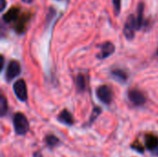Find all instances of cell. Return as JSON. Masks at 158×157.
I'll return each mask as SVG.
<instances>
[{"label":"cell","instance_id":"cell-11","mask_svg":"<svg viewBox=\"0 0 158 157\" xmlns=\"http://www.w3.org/2000/svg\"><path fill=\"white\" fill-rule=\"evenodd\" d=\"M112 75L114 76V78H116L118 81H125L127 80V74L120 70V69H115L112 71Z\"/></svg>","mask_w":158,"mask_h":157},{"label":"cell","instance_id":"cell-6","mask_svg":"<svg viewBox=\"0 0 158 157\" xmlns=\"http://www.w3.org/2000/svg\"><path fill=\"white\" fill-rule=\"evenodd\" d=\"M129 99L135 105H142L145 103L146 99L143 93L138 90H131L129 92Z\"/></svg>","mask_w":158,"mask_h":157},{"label":"cell","instance_id":"cell-8","mask_svg":"<svg viewBox=\"0 0 158 157\" xmlns=\"http://www.w3.org/2000/svg\"><path fill=\"white\" fill-rule=\"evenodd\" d=\"M145 146L150 151H157L158 155V138L153 134H148L145 136Z\"/></svg>","mask_w":158,"mask_h":157},{"label":"cell","instance_id":"cell-4","mask_svg":"<svg viewBox=\"0 0 158 157\" xmlns=\"http://www.w3.org/2000/svg\"><path fill=\"white\" fill-rule=\"evenodd\" d=\"M14 93L17 95V97L20 101H26L28 97V92H27V86L23 80H19L15 82L14 86Z\"/></svg>","mask_w":158,"mask_h":157},{"label":"cell","instance_id":"cell-9","mask_svg":"<svg viewBox=\"0 0 158 157\" xmlns=\"http://www.w3.org/2000/svg\"><path fill=\"white\" fill-rule=\"evenodd\" d=\"M143 11H144V5L140 3L137 7V17H135V26L136 30L139 31L143 27Z\"/></svg>","mask_w":158,"mask_h":157},{"label":"cell","instance_id":"cell-5","mask_svg":"<svg viewBox=\"0 0 158 157\" xmlns=\"http://www.w3.org/2000/svg\"><path fill=\"white\" fill-rule=\"evenodd\" d=\"M20 73V65L18 61L12 60L8 63L6 73V78L7 81H12L15 79L19 74Z\"/></svg>","mask_w":158,"mask_h":157},{"label":"cell","instance_id":"cell-13","mask_svg":"<svg viewBox=\"0 0 158 157\" xmlns=\"http://www.w3.org/2000/svg\"><path fill=\"white\" fill-rule=\"evenodd\" d=\"M86 82H85V78L83 75H79L77 78V87L80 91H83L85 89Z\"/></svg>","mask_w":158,"mask_h":157},{"label":"cell","instance_id":"cell-14","mask_svg":"<svg viewBox=\"0 0 158 157\" xmlns=\"http://www.w3.org/2000/svg\"><path fill=\"white\" fill-rule=\"evenodd\" d=\"M45 140H46V143H47L48 145H50V146H55V145H56V144L59 143L58 139H57L56 137L53 136V135L47 136Z\"/></svg>","mask_w":158,"mask_h":157},{"label":"cell","instance_id":"cell-18","mask_svg":"<svg viewBox=\"0 0 158 157\" xmlns=\"http://www.w3.org/2000/svg\"><path fill=\"white\" fill-rule=\"evenodd\" d=\"M22 1H23L24 3H28V4H30V3H31L33 0H22Z\"/></svg>","mask_w":158,"mask_h":157},{"label":"cell","instance_id":"cell-15","mask_svg":"<svg viewBox=\"0 0 158 157\" xmlns=\"http://www.w3.org/2000/svg\"><path fill=\"white\" fill-rule=\"evenodd\" d=\"M121 1L120 0H113V5H114V9L116 15H118L121 9Z\"/></svg>","mask_w":158,"mask_h":157},{"label":"cell","instance_id":"cell-7","mask_svg":"<svg viewBox=\"0 0 158 157\" xmlns=\"http://www.w3.org/2000/svg\"><path fill=\"white\" fill-rule=\"evenodd\" d=\"M114 51H115V45L110 42H106L101 46V53L98 56V57L101 59L106 58L109 56H111L114 53Z\"/></svg>","mask_w":158,"mask_h":157},{"label":"cell","instance_id":"cell-10","mask_svg":"<svg viewBox=\"0 0 158 157\" xmlns=\"http://www.w3.org/2000/svg\"><path fill=\"white\" fill-rule=\"evenodd\" d=\"M58 120L66 125H72L73 124V117L68 110H63L60 115L58 116Z\"/></svg>","mask_w":158,"mask_h":157},{"label":"cell","instance_id":"cell-1","mask_svg":"<svg viewBox=\"0 0 158 157\" xmlns=\"http://www.w3.org/2000/svg\"><path fill=\"white\" fill-rule=\"evenodd\" d=\"M13 124H14V130L16 133L19 135H24L29 130V122L26 117L21 113L15 114L13 118Z\"/></svg>","mask_w":158,"mask_h":157},{"label":"cell","instance_id":"cell-17","mask_svg":"<svg viewBox=\"0 0 158 157\" xmlns=\"http://www.w3.org/2000/svg\"><path fill=\"white\" fill-rule=\"evenodd\" d=\"M4 64H5V58L2 55H0V72L2 71L4 68Z\"/></svg>","mask_w":158,"mask_h":157},{"label":"cell","instance_id":"cell-16","mask_svg":"<svg viewBox=\"0 0 158 157\" xmlns=\"http://www.w3.org/2000/svg\"><path fill=\"white\" fill-rule=\"evenodd\" d=\"M6 6V0H0V12H3Z\"/></svg>","mask_w":158,"mask_h":157},{"label":"cell","instance_id":"cell-2","mask_svg":"<svg viewBox=\"0 0 158 157\" xmlns=\"http://www.w3.org/2000/svg\"><path fill=\"white\" fill-rule=\"evenodd\" d=\"M96 95H97L98 99L106 105H109L113 99L112 91L106 85H102V86L98 87L96 90Z\"/></svg>","mask_w":158,"mask_h":157},{"label":"cell","instance_id":"cell-3","mask_svg":"<svg viewBox=\"0 0 158 157\" xmlns=\"http://www.w3.org/2000/svg\"><path fill=\"white\" fill-rule=\"evenodd\" d=\"M136 26H135V17L134 15H130L124 26V35L128 40H132L135 35Z\"/></svg>","mask_w":158,"mask_h":157},{"label":"cell","instance_id":"cell-12","mask_svg":"<svg viewBox=\"0 0 158 157\" xmlns=\"http://www.w3.org/2000/svg\"><path fill=\"white\" fill-rule=\"evenodd\" d=\"M7 101L6 99L3 96L0 95V117L6 115V111H7Z\"/></svg>","mask_w":158,"mask_h":157}]
</instances>
